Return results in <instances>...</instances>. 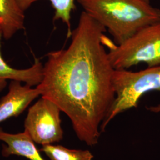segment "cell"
<instances>
[{
    "label": "cell",
    "mask_w": 160,
    "mask_h": 160,
    "mask_svg": "<svg viewBox=\"0 0 160 160\" xmlns=\"http://www.w3.org/2000/svg\"><path fill=\"white\" fill-rule=\"evenodd\" d=\"M2 33L0 29V92L7 85V80H14L24 82L33 87L40 84L43 78V64L36 59L33 64L29 68L17 69L12 67L6 62L1 53V39Z\"/></svg>",
    "instance_id": "cell-7"
},
{
    "label": "cell",
    "mask_w": 160,
    "mask_h": 160,
    "mask_svg": "<svg viewBox=\"0 0 160 160\" xmlns=\"http://www.w3.org/2000/svg\"><path fill=\"white\" fill-rule=\"evenodd\" d=\"M61 112L55 103L41 97L29 108L24 120V131L35 143L42 146L59 142L63 133Z\"/></svg>",
    "instance_id": "cell-5"
},
{
    "label": "cell",
    "mask_w": 160,
    "mask_h": 160,
    "mask_svg": "<svg viewBox=\"0 0 160 160\" xmlns=\"http://www.w3.org/2000/svg\"><path fill=\"white\" fill-rule=\"evenodd\" d=\"M0 141L6 143L2 149L4 157L17 155L29 160H45L42 157L34 141L26 131L12 134L7 133L0 128Z\"/></svg>",
    "instance_id": "cell-8"
},
{
    "label": "cell",
    "mask_w": 160,
    "mask_h": 160,
    "mask_svg": "<svg viewBox=\"0 0 160 160\" xmlns=\"http://www.w3.org/2000/svg\"><path fill=\"white\" fill-rule=\"evenodd\" d=\"M144 1H145L147 2H149V1H150V0H144Z\"/></svg>",
    "instance_id": "cell-12"
},
{
    "label": "cell",
    "mask_w": 160,
    "mask_h": 160,
    "mask_svg": "<svg viewBox=\"0 0 160 160\" xmlns=\"http://www.w3.org/2000/svg\"><path fill=\"white\" fill-rule=\"evenodd\" d=\"M84 12L102 24L119 45L138 30L160 22V9L144 0H77Z\"/></svg>",
    "instance_id": "cell-2"
},
{
    "label": "cell",
    "mask_w": 160,
    "mask_h": 160,
    "mask_svg": "<svg viewBox=\"0 0 160 160\" xmlns=\"http://www.w3.org/2000/svg\"><path fill=\"white\" fill-rule=\"evenodd\" d=\"M116 97L106 120L101 126L104 132L109 122L118 114L137 108L140 98L151 90L160 91V65L148 67L138 72L127 69H114L112 77ZM160 112V104L150 109Z\"/></svg>",
    "instance_id": "cell-4"
},
{
    "label": "cell",
    "mask_w": 160,
    "mask_h": 160,
    "mask_svg": "<svg viewBox=\"0 0 160 160\" xmlns=\"http://www.w3.org/2000/svg\"><path fill=\"white\" fill-rule=\"evenodd\" d=\"M39 0H16L20 8L25 12L36 1ZM52 6L55 10L53 20H61L67 26V38H70L72 31L71 29V12L74 11L76 7L75 0H49Z\"/></svg>",
    "instance_id": "cell-10"
},
{
    "label": "cell",
    "mask_w": 160,
    "mask_h": 160,
    "mask_svg": "<svg viewBox=\"0 0 160 160\" xmlns=\"http://www.w3.org/2000/svg\"><path fill=\"white\" fill-rule=\"evenodd\" d=\"M22 83L12 80L8 92L0 99V123L18 116L40 96L36 87L33 88L31 86L22 85Z\"/></svg>",
    "instance_id": "cell-6"
},
{
    "label": "cell",
    "mask_w": 160,
    "mask_h": 160,
    "mask_svg": "<svg viewBox=\"0 0 160 160\" xmlns=\"http://www.w3.org/2000/svg\"><path fill=\"white\" fill-rule=\"evenodd\" d=\"M25 15L16 0H0V29L2 37L8 40L24 30Z\"/></svg>",
    "instance_id": "cell-9"
},
{
    "label": "cell",
    "mask_w": 160,
    "mask_h": 160,
    "mask_svg": "<svg viewBox=\"0 0 160 160\" xmlns=\"http://www.w3.org/2000/svg\"><path fill=\"white\" fill-rule=\"evenodd\" d=\"M103 43L114 69H127L141 62L148 67L160 65V22L140 29L119 45L104 34Z\"/></svg>",
    "instance_id": "cell-3"
},
{
    "label": "cell",
    "mask_w": 160,
    "mask_h": 160,
    "mask_svg": "<svg viewBox=\"0 0 160 160\" xmlns=\"http://www.w3.org/2000/svg\"><path fill=\"white\" fill-rule=\"evenodd\" d=\"M104 26L81 12L68 47L47 54L36 88L68 116L80 141L96 145L114 102V69L103 43Z\"/></svg>",
    "instance_id": "cell-1"
},
{
    "label": "cell",
    "mask_w": 160,
    "mask_h": 160,
    "mask_svg": "<svg viewBox=\"0 0 160 160\" xmlns=\"http://www.w3.org/2000/svg\"><path fill=\"white\" fill-rule=\"evenodd\" d=\"M51 160H92L93 155L88 150L71 149L62 145H43L40 149Z\"/></svg>",
    "instance_id": "cell-11"
}]
</instances>
